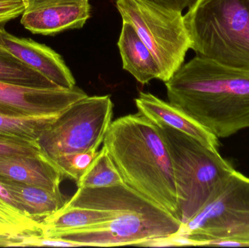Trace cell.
<instances>
[{"label": "cell", "instance_id": "6da1fadb", "mask_svg": "<svg viewBox=\"0 0 249 248\" xmlns=\"http://www.w3.org/2000/svg\"><path fill=\"white\" fill-rule=\"evenodd\" d=\"M169 103L225 138L249 128V69L196 55L165 83Z\"/></svg>", "mask_w": 249, "mask_h": 248}, {"label": "cell", "instance_id": "7a4b0ae2", "mask_svg": "<svg viewBox=\"0 0 249 248\" xmlns=\"http://www.w3.org/2000/svg\"><path fill=\"white\" fill-rule=\"evenodd\" d=\"M103 147L124 184L177 218L172 163L168 147L153 122L139 112L121 116L111 123Z\"/></svg>", "mask_w": 249, "mask_h": 248}, {"label": "cell", "instance_id": "3957f363", "mask_svg": "<svg viewBox=\"0 0 249 248\" xmlns=\"http://www.w3.org/2000/svg\"><path fill=\"white\" fill-rule=\"evenodd\" d=\"M155 124L169 151L177 189V218L184 225L210 202L235 170L219 151L171 127Z\"/></svg>", "mask_w": 249, "mask_h": 248}, {"label": "cell", "instance_id": "277c9868", "mask_svg": "<svg viewBox=\"0 0 249 248\" xmlns=\"http://www.w3.org/2000/svg\"><path fill=\"white\" fill-rule=\"evenodd\" d=\"M109 189L116 216L105 224L61 233L54 238L80 246H139L147 240L172 237L181 230L182 224L174 215L124 183Z\"/></svg>", "mask_w": 249, "mask_h": 248}, {"label": "cell", "instance_id": "5b68a950", "mask_svg": "<svg viewBox=\"0 0 249 248\" xmlns=\"http://www.w3.org/2000/svg\"><path fill=\"white\" fill-rule=\"evenodd\" d=\"M184 20L197 55L249 69V0H196Z\"/></svg>", "mask_w": 249, "mask_h": 248}, {"label": "cell", "instance_id": "8992f818", "mask_svg": "<svg viewBox=\"0 0 249 248\" xmlns=\"http://www.w3.org/2000/svg\"><path fill=\"white\" fill-rule=\"evenodd\" d=\"M193 246L249 247V178L235 171L178 234Z\"/></svg>", "mask_w": 249, "mask_h": 248}, {"label": "cell", "instance_id": "52a82bcc", "mask_svg": "<svg viewBox=\"0 0 249 248\" xmlns=\"http://www.w3.org/2000/svg\"><path fill=\"white\" fill-rule=\"evenodd\" d=\"M116 4L123 21L134 28L155 58L160 80L168 81L184 64L191 49L182 12L151 0H117Z\"/></svg>", "mask_w": 249, "mask_h": 248}, {"label": "cell", "instance_id": "ba28073f", "mask_svg": "<svg viewBox=\"0 0 249 248\" xmlns=\"http://www.w3.org/2000/svg\"><path fill=\"white\" fill-rule=\"evenodd\" d=\"M112 116L110 96H86L64 111L42 132L38 143L51 161L62 156L97 151Z\"/></svg>", "mask_w": 249, "mask_h": 248}, {"label": "cell", "instance_id": "9c48e42d", "mask_svg": "<svg viewBox=\"0 0 249 248\" xmlns=\"http://www.w3.org/2000/svg\"><path fill=\"white\" fill-rule=\"evenodd\" d=\"M88 95L81 89L36 88L0 83V115L10 116L61 115Z\"/></svg>", "mask_w": 249, "mask_h": 248}, {"label": "cell", "instance_id": "30bf717a", "mask_svg": "<svg viewBox=\"0 0 249 248\" xmlns=\"http://www.w3.org/2000/svg\"><path fill=\"white\" fill-rule=\"evenodd\" d=\"M90 16V0H28L20 23L32 33L47 36L81 29Z\"/></svg>", "mask_w": 249, "mask_h": 248}, {"label": "cell", "instance_id": "8fae6325", "mask_svg": "<svg viewBox=\"0 0 249 248\" xmlns=\"http://www.w3.org/2000/svg\"><path fill=\"white\" fill-rule=\"evenodd\" d=\"M0 48L64 89L75 87V80L62 57L47 45L30 38H20L0 26Z\"/></svg>", "mask_w": 249, "mask_h": 248}, {"label": "cell", "instance_id": "7c38bea8", "mask_svg": "<svg viewBox=\"0 0 249 248\" xmlns=\"http://www.w3.org/2000/svg\"><path fill=\"white\" fill-rule=\"evenodd\" d=\"M138 112L155 123H161L184 132L210 149L218 151V138L193 118L170 103L150 93H140L135 99Z\"/></svg>", "mask_w": 249, "mask_h": 248}, {"label": "cell", "instance_id": "4fadbf2b", "mask_svg": "<svg viewBox=\"0 0 249 248\" xmlns=\"http://www.w3.org/2000/svg\"><path fill=\"white\" fill-rule=\"evenodd\" d=\"M62 173L45 154L0 157V179L59 192Z\"/></svg>", "mask_w": 249, "mask_h": 248}, {"label": "cell", "instance_id": "5bb4252c", "mask_svg": "<svg viewBox=\"0 0 249 248\" xmlns=\"http://www.w3.org/2000/svg\"><path fill=\"white\" fill-rule=\"evenodd\" d=\"M118 46L123 68L139 83L144 84L155 79L160 80V71L155 58L134 28L127 22L123 21Z\"/></svg>", "mask_w": 249, "mask_h": 248}, {"label": "cell", "instance_id": "9a60e30c", "mask_svg": "<svg viewBox=\"0 0 249 248\" xmlns=\"http://www.w3.org/2000/svg\"><path fill=\"white\" fill-rule=\"evenodd\" d=\"M0 183L13 197L19 209L39 221L61 209L67 201L61 191L5 179H0Z\"/></svg>", "mask_w": 249, "mask_h": 248}, {"label": "cell", "instance_id": "2e32d148", "mask_svg": "<svg viewBox=\"0 0 249 248\" xmlns=\"http://www.w3.org/2000/svg\"><path fill=\"white\" fill-rule=\"evenodd\" d=\"M0 83L36 88H61L1 48H0Z\"/></svg>", "mask_w": 249, "mask_h": 248}, {"label": "cell", "instance_id": "e0dca14e", "mask_svg": "<svg viewBox=\"0 0 249 248\" xmlns=\"http://www.w3.org/2000/svg\"><path fill=\"white\" fill-rule=\"evenodd\" d=\"M59 115L10 116L0 115V135L38 141L42 132L53 123Z\"/></svg>", "mask_w": 249, "mask_h": 248}, {"label": "cell", "instance_id": "ac0fdd59", "mask_svg": "<svg viewBox=\"0 0 249 248\" xmlns=\"http://www.w3.org/2000/svg\"><path fill=\"white\" fill-rule=\"evenodd\" d=\"M124 183L119 171L104 147L77 182L78 188L108 187Z\"/></svg>", "mask_w": 249, "mask_h": 248}, {"label": "cell", "instance_id": "d6986e66", "mask_svg": "<svg viewBox=\"0 0 249 248\" xmlns=\"http://www.w3.org/2000/svg\"><path fill=\"white\" fill-rule=\"evenodd\" d=\"M99 151H87L71 155L62 156L53 161L63 176L75 181L80 179L88 167L91 164Z\"/></svg>", "mask_w": 249, "mask_h": 248}, {"label": "cell", "instance_id": "ffe728a7", "mask_svg": "<svg viewBox=\"0 0 249 248\" xmlns=\"http://www.w3.org/2000/svg\"><path fill=\"white\" fill-rule=\"evenodd\" d=\"M42 154L43 151L38 141L0 135V157L39 156Z\"/></svg>", "mask_w": 249, "mask_h": 248}, {"label": "cell", "instance_id": "44dd1931", "mask_svg": "<svg viewBox=\"0 0 249 248\" xmlns=\"http://www.w3.org/2000/svg\"><path fill=\"white\" fill-rule=\"evenodd\" d=\"M27 3L28 0H0V26L21 16Z\"/></svg>", "mask_w": 249, "mask_h": 248}, {"label": "cell", "instance_id": "7402d4cb", "mask_svg": "<svg viewBox=\"0 0 249 248\" xmlns=\"http://www.w3.org/2000/svg\"><path fill=\"white\" fill-rule=\"evenodd\" d=\"M31 247H81L80 245L64 239L39 238L34 242Z\"/></svg>", "mask_w": 249, "mask_h": 248}, {"label": "cell", "instance_id": "603a6c76", "mask_svg": "<svg viewBox=\"0 0 249 248\" xmlns=\"http://www.w3.org/2000/svg\"><path fill=\"white\" fill-rule=\"evenodd\" d=\"M163 7L182 12L184 9L190 8L196 0H151Z\"/></svg>", "mask_w": 249, "mask_h": 248}]
</instances>
